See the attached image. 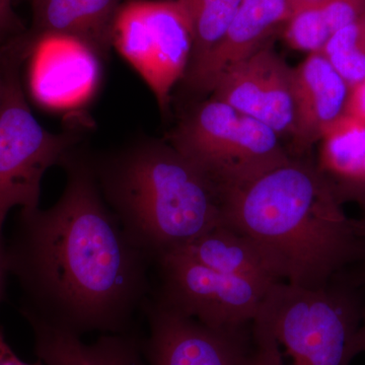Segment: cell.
<instances>
[{
    "mask_svg": "<svg viewBox=\"0 0 365 365\" xmlns=\"http://www.w3.org/2000/svg\"><path fill=\"white\" fill-rule=\"evenodd\" d=\"M66 187L47 209L21 210L6 246L21 313L81 335L127 333L151 297L153 259L106 202L93 162L73 151Z\"/></svg>",
    "mask_w": 365,
    "mask_h": 365,
    "instance_id": "6da1fadb",
    "label": "cell"
},
{
    "mask_svg": "<svg viewBox=\"0 0 365 365\" xmlns=\"http://www.w3.org/2000/svg\"><path fill=\"white\" fill-rule=\"evenodd\" d=\"M225 225L260 249L278 279L325 287L364 260V222L348 217L316 163L292 158L223 199Z\"/></svg>",
    "mask_w": 365,
    "mask_h": 365,
    "instance_id": "7a4b0ae2",
    "label": "cell"
},
{
    "mask_svg": "<svg viewBox=\"0 0 365 365\" xmlns=\"http://www.w3.org/2000/svg\"><path fill=\"white\" fill-rule=\"evenodd\" d=\"M91 162L106 202L153 262L223 222L217 190L168 141H140Z\"/></svg>",
    "mask_w": 365,
    "mask_h": 365,
    "instance_id": "3957f363",
    "label": "cell"
},
{
    "mask_svg": "<svg viewBox=\"0 0 365 365\" xmlns=\"http://www.w3.org/2000/svg\"><path fill=\"white\" fill-rule=\"evenodd\" d=\"M353 284L339 277L319 288L275 283L254 325L272 334L294 365H350L359 354L364 307Z\"/></svg>",
    "mask_w": 365,
    "mask_h": 365,
    "instance_id": "277c9868",
    "label": "cell"
},
{
    "mask_svg": "<svg viewBox=\"0 0 365 365\" xmlns=\"http://www.w3.org/2000/svg\"><path fill=\"white\" fill-rule=\"evenodd\" d=\"M168 143L202 173L222 202L292 158L273 129L212 98L185 115Z\"/></svg>",
    "mask_w": 365,
    "mask_h": 365,
    "instance_id": "5b68a950",
    "label": "cell"
},
{
    "mask_svg": "<svg viewBox=\"0 0 365 365\" xmlns=\"http://www.w3.org/2000/svg\"><path fill=\"white\" fill-rule=\"evenodd\" d=\"M4 72L0 106V215L14 207L39 208L43 177L66 162L81 138L76 132L53 133L34 116L16 67Z\"/></svg>",
    "mask_w": 365,
    "mask_h": 365,
    "instance_id": "8992f818",
    "label": "cell"
},
{
    "mask_svg": "<svg viewBox=\"0 0 365 365\" xmlns=\"http://www.w3.org/2000/svg\"><path fill=\"white\" fill-rule=\"evenodd\" d=\"M112 45L143 78L167 112L170 93L182 81L192 52L186 14L176 0H128L113 25Z\"/></svg>",
    "mask_w": 365,
    "mask_h": 365,
    "instance_id": "52a82bcc",
    "label": "cell"
},
{
    "mask_svg": "<svg viewBox=\"0 0 365 365\" xmlns=\"http://www.w3.org/2000/svg\"><path fill=\"white\" fill-rule=\"evenodd\" d=\"M153 263L158 287L151 297L216 329H241L253 324L272 287L218 272L179 250L160 255Z\"/></svg>",
    "mask_w": 365,
    "mask_h": 365,
    "instance_id": "ba28073f",
    "label": "cell"
},
{
    "mask_svg": "<svg viewBox=\"0 0 365 365\" xmlns=\"http://www.w3.org/2000/svg\"><path fill=\"white\" fill-rule=\"evenodd\" d=\"M148 365H241L249 350L244 329H216L150 297L144 307Z\"/></svg>",
    "mask_w": 365,
    "mask_h": 365,
    "instance_id": "9c48e42d",
    "label": "cell"
},
{
    "mask_svg": "<svg viewBox=\"0 0 365 365\" xmlns=\"http://www.w3.org/2000/svg\"><path fill=\"white\" fill-rule=\"evenodd\" d=\"M211 93L278 135H294V68L268 44L227 69Z\"/></svg>",
    "mask_w": 365,
    "mask_h": 365,
    "instance_id": "30bf717a",
    "label": "cell"
},
{
    "mask_svg": "<svg viewBox=\"0 0 365 365\" xmlns=\"http://www.w3.org/2000/svg\"><path fill=\"white\" fill-rule=\"evenodd\" d=\"M100 58L76 38L38 36L31 67V88L36 100L53 109L83 104L97 88Z\"/></svg>",
    "mask_w": 365,
    "mask_h": 365,
    "instance_id": "8fae6325",
    "label": "cell"
},
{
    "mask_svg": "<svg viewBox=\"0 0 365 365\" xmlns=\"http://www.w3.org/2000/svg\"><path fill=\"white\" fill-rule=\"evenodd\" d=\"M306 0H242L227 32L205 59L185 74V86L197 93L212 91L230 67L258 51L287 25Z\"/></svg>",
    "mask_w": 365,
    "mask_h": 365,
    "instance_id": "7c38bea8",
    "label": "cell"
},
{
    "mask_svg": "<svg viewBox=\"0 0 365 365\" xmlns=\"http://www.w3.org/2000/svg\"><path fill=\"white\" fill-rule=\"evenodd\" d=\"M351 86L322 52L294 68L295 148L307 150L347 114Z\"/></svg>",
    "mask_w": 365,
    "mask_h": 365,
    "instance_id": "4fadbf2b",
    "label": "cell"
},
{
    "mask_svg": "<svg viewBox=\"0 0 365 365\" xmlns=\"http://www.w3.org/2000/svg\"><path fill=\"white\" fill-rule=\"evenodd\" d=\"M35 335L36 352L46 365H148L143 348L128 333L102 336L86 344L81 335L26 317Z\"/></svg>",
    "mask_w": 365,
    "mask_h": 365,
    "instance_id": "5bb4252c",
    "label": "cell"
},
{
    "mask_svg": "<svg viewBox=\"0 0 365 365\" xmlns=\"http://www.w3.org/2000/svg\"><path fill=\"white\" fill-rule=\"evenodd\" d=\"M122 0H33L38 36L56 34L83 41L104 57L112 47Z\"/></svg>",
    "mask_w": 365,
    "mask_h": 365,
    "instance_id": "9a60e30c",
    "label": "cell"
},
{
    "mask_svg": "<svg viewBox=\"0 0 365 365\" xmlns=\"http://www.w3.org/2000/svg\"><path fill=\"white\" fill-rule=\"evenodd\" d=\"M179 250L211 269L265 285L281 282L260 249L247 235L222 223Z\"/></svg>",
    "mask_w": 365,
    "mask_h": 365,
    "instance_id": "2e32d148",
    "label": "cell"
},
{
    "mask_svg": "<svg viewBox=\"0 0 365 365\" xmlns=\"http://www.w3.org/2000/svg\"><path fill=\"white\" fill-rule=\"evenodd\" d=\"M319 170L333 189L351 180L365 160V120L346 114L321 139Z\"/></svg>",
    "mask_w": 365,
    "mask_h": 365,
    "instance_id": "e0dca14e",
    "label": "cell"
},
{
    "mask_svg": "<svg viewBox=\"0 0 365 365\" xmlns=\"http://www.w3.org/2000/svg\"><path fill=\"white\" fill-rule=\"evenodd\" d=\"M186 14L192 35L187 72L198 66L222 39L242 0H176Z\"/></svg>",
    "mask_w": 365,
    "mask_h": 365,
    "instance_id": "ac0fdd59",
    "label": "cell"
},
{
    "mask_svg": "<svg viewBox=\"0 0 365 365\" xmlns=\"http://www.w3.org/2000/svg\"><path fill=\"white\" fill-rule=\"evenodd\" d=\"M348 85L365 81V14L337 31L321 51Z\"/></svg>",
    "mask_w": 365,
    "mask_h": 365,
    "instance_id": "d6986e66",
    "label": "cell"
},
{
    "mask_svg": "<svg viewBox=\"0 0 365 365\" xmlns=\"http://www.w3.org/2000/svg\"><path fill=\"white\" fill-rule=\"evenodd\" d=\"M253 325V343L241 365H283L279 343L272 334L260 326Z\"/></svg>",
    "mask_w": 365,
    "mask_h": 365,
    "instance_id": "ffe728a7",
    "label": "cell"
},
{
    "mask_svg": "<svg viewBox=\"0 0 365 365\" xmlns=\"http://www.w3.org/2000/svg\"><path fill=\"white\" fill-rule=\"evenodd\" d=\"M334 191L341 203L357 204L364 210L365 217V160L351 180L334 188Z\"/></svg>",
    "mask_w": 365,
    "mask_h": 365,
    "instance_id": "44dd1931",
    "label": "cell"
},
{
    "mask_svg": "<svg viewBox=\"0 0 365 365\" xmlns=\"http://www.w3.org/2000/svg\"><path fill=\"white\" fill-rule=\"evenodd\" d=\"M347 114L365 120V81L351 88Z\"/></svg>",
    "mask_w": 365,
    "mask_h": 365,
    "instance_id": "7402d4cb",
    "label": "cell"
},
{
    "mask_svg": "<svg viewBox=\"0 0 365 365\" xmlns=\"http://www.w3.org/2000/svg\"><path fill=\"white\" fill-rule=\"evenodd\" d=\"M0 365H43L42 361L37 362L35 364H26V362L23 361L14 352V350L11 349V346L9 345V343L6 342V337H4V334L2 332L1 329H0Z\"/></svg>",
    "mask_w": 365,
    "mask_h": 365,
    "instance_id": "603a6c76",
    "label": "cell"
},
{
    "mask_svg": "<svg viewBox=\"0 0 365 365\" xmlns=\"http://www.w3.org/2000/svg\"><path fill=\"white\" fill-rule=\"evenodd\" d=\"M6 218V216L0 215V302L4 297V289H6L7 275H9L6 265V245L2 239V228H4Z\"/></svg>",
    "mask_w": 365,
    "mask_h": 365,
    "instance_id": "cb8c5ba5",
    "label": "cell"
},
{
    "mask_svg": "<svg viewBox=\"0 0 365 365\" xmlns=\"http://www.w3.org/2000/svg\"><path fill=\"white\" fill-rule=\"evenodd\" d=\"M11 16V0H0V29L9 25Z\"/></svg>",
    "mask_w": 365,
    "mask_h": 365,
    "instance_id": "d4e9b609",
    "label": "cell"
},
{
    "mask_svg": "<svg viewBox=\"0 0 365 365\" xmlns=\"http://www.w3.org/2000/svg\"><path fill=\"white\" fill-rule=\"evenodd\" d=\"M357 350H359V353L365 352V307H364V314H362L359 338H357Z\"/></svg>",
    "mask_w": 365,
    "mask_h": 365,
    "instance_id": "484cf974",
    "label": "cell"
},
{
    "mask_svg": "<svg viewBox=\"0 0 365 365\" xmlns=\"http://www.w3.org/2000/svg\"><path fill=\"white\" fill-rule=\"evenodd\" d=\"M362 222H364V235H365V217L362 218ZM362 263V268L361 270H360V272L359 275L355 277L354 283H360V284H364L365 285V256L364 258V260L361 261Z\"/></svg>",
    "mask_w": 365,
    "mask_h": 365,
    "instance_id": "4316f807",
    "label": "cell"
},
{
    "mask_svg": "<svg viewBox=\"0 0 365 365\" xmlns=\"http://www.w3.org/2000/svg\"><path fill=\"white\" fill-rule=\"evenodd\" d=\"M4 93V72L0 71V106H1L2 98Z\"/></svg>",
    "mask_w": 365,
    "mask_h": 365,
    "instance_id": "83f0119b",
    "label": "cell"
}]
</instances>
